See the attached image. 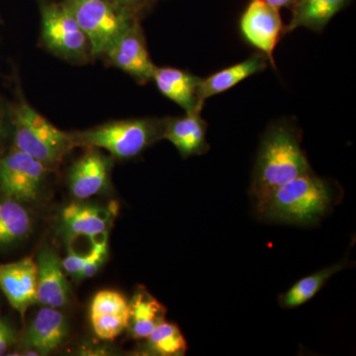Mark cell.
Returning <instances> with one entry per match:
<instances>
[{
  "instance_id": "cell-1",
  "label": "cell",
  "mask_w": 356,
  "mask_h": 356,
  "mask_svg": "<svg viewBox=\"0 0 356 356\" xmlns=\"http://www.w3.org/2000/svg\"><path fill=\"white\" fill-rule=\"evenodd\" d=\"M336 197V187L329 180L310 172L281 185L255 208L266 221L312 226L329 213Z\"/></svg>"
},
{
  "instance_id": "cell-2",
  "label": "cell",
  "mask_w": 356,
  "mask_h": 356,
  "mask_svg": "<svg viewBox=\"0 0 356 356\" xmlns=\"http://www.w3.org/2000/svg\"><path fill=\"white\" fill-rule=\"evenodd\" d=\"M313 172L296 129L289 124L271 126L261 140L252 177L255 204L290 180Z\"/></svg>"
},
{
  "instance_id": "cell-3",
  "label": "cell",
  "mask_w": 356,
  "mask_h": 356,
  "mask_svg": "<svg viewBox=\"0 0 356 356\" xmlns=\"http://www.w3.org/2000/svg\"><path fill=\"white\" fill-rule=\"evenodd\" d=\"M13 128L14 147L47 168L60 163L76 147L74 134L55 127L27 103H21L14 110Z\"/></svg>"
},
{
  "instance_id": "cell-4",
  "label": "cell",
  "mask_w": 356,
  "mask_h": 356,
  "mask_svg": "<svg viewBox=\"0 0 356 356\" xmlns=\"http://www.w3.org/2000/svg\"><path fill=\"white\" fill-rule=\"evenodd\" d=\"M163 129L165 120L129 119L74 134V138L76 146L99 147L116 158L131 159L163 139Z\"/></svg>"
},
{
  "instance_id": "cell-5",
  "label": "cell",
  "mask_w": 356,
  "mask_h": 356,
  "mask_svg": "<svg viewBox=\"0 0 356 356\" xmlns=\"http://www.w3.org/2000/svg\"><path fill=\"white\" fill-rule=\"evenodd\" d=\"M90 46V55H105L124 32L137 21L135 14L112 0H65Z\"/></svg>"
},
{
  "instance_id": "cell-6",
  "label": "cell",
  "mask_w": 356,
  "mask_h": 356,
  "mask_svg": "<svg viewBox=\"0 0 356 356\" xmlns=\"http://www.w3.org/2000/svg\"><path fill=\"white\" fill-rule=\"evenodd\" d=\"M42 38L58 57L81 60L90 54L88 37L64 3L44 6Z\"/></svg>"
},
{
  "instance_id": "cell-7",
  "label": "cell",
  "mask_w": 356,
  "mask_h": 356,
  "mask_svg": "<svg viewBox=\"0 0 356 356\" xmlns=\"http://www.w3.org/2000/svg\"><path fill=\"white\" fill-rule=\"evenodd\" d=\"M47 166L13 147L0 159V191L18 202H32L38 198Z\"/></svg>"
},
{
  "instance_id": "cell-8",
  "label": "cell",
  "mask_w": 356,
  "mask_h": 356,
  "mask_svg": "<svg viewBox=\"0 0 356 356\" xmlns=\"http://www.w3.org/2000/svg\"><path fill=\"white\" fill-rule=\"evenodd\" d=\"M284 27L280 9L264 0H250L240 21L243 38L264 54L274 69V51L284 33Z\"/></svg>"
},
{
  "instance_id": "cell-9",
  "label": "cell",
  "mask_w": 356,
  "mask_h": 356,
  "mask_svg": "<svg viewBox=\"0 0 356 356\" xmlns=\"http://www.w3.org/2000/svg\"><path fill=\"white\" fill-rule=\"evenodd\" d=\"M105 56L114 67L127 72L139 83H147L153 79L156 67L149 57L138 21L112 44Z\"/></svg>"
},
{
  "instance_id": "cell-10",
  "label": "cell",
  "mask_w": 356,
  "mask_h": 356,
  "mask_svg": "<svg viewBox=\"0 0 356 356\" xmlns=\"http://www.w3.org/2000/svg\"><path fill=\"white\" fill-rule=\"evenodd\" d=\"M38 269L32 257L0 264V289L11 307L24 316L37 299Z\"/></svg>"
},
{
  "instance_id": "cell-11",
  "label": "cell",
  "mask_w": 356,
  "mask_h": 356,
  "mask_svg": "<svg viewBox=\"0 0 356 356\" xmlns=\"http://www.w3.org/2000/svg\"><path fill=\"white\" fill-rule=\"evenodd\" d=\"M129 317V303L121 293L102 290L91 302L90 321L93 331L104 341H113L127 330Z\"/></svg>"
},
{
  "instance_id": "cell-12",
  "label": "cell",
  "mask_w": 356,
  "mask_h": 356,
  "mask_svg": "<svg viewBox=\"0 0 356 356\" xmlns=\"http://www.w3.org/2000/svg\"><path fill=\"white\" fill-rule=\"evenodd\" d=\"M67 331L65 316L58 309L43 307L26 330L22 346L39 355H48L63 343Z\"/></svg>"
},
{
  "instance_id": "cell-13",
  "label": "cell",
  "mask_w": 356,
  "mask_h": 356,
  "mask_svg": "<svg viewBox=\"0 0 356 356\" xmlns=\"http://www.w3.org/2000/svg\"><path fill=\"white\" fill-rule=\"evenodd\" d=\"M201 112H186L184 116L165 120L163 139L170 140L184 158L199 156L209 149L206 140L207 123Z\"/></svg>"
},
{
  "instance_id": "cell-14",
  "label": "cell",
  "mask_w": 356,
  "mask_h": 356,
  "mask_svg": "<svg viewBox=\"0 0 356 356\" xmlns=\"http://www.w3.org/2000/svg\"><path fill=\"white\" fill-rule=\"evenodd\" d=\"M36 264L38 303L50 308H62L70 298V284L65 278L62 261L51 250H43L40 252Z\"/></svg>"
},
{
  "instance_id": "cell-15",
  "label": "cell",
  "mask_w": 356,
  "mask_h": 356,
  "mask_svg": "<svg viewBox=\"0 0 356 356\" xmlns=\"http://www.w3.org/2000/svg\"><path fill=\"white\" fill-rule=\"evenodd\" d=\"M110 161L92 149L79 159L70 173V188L72 195L86 200L99 193L109 178Z\"/></svg>"
},
{
  "instance_id": "cell-16",
  "label": "cell",
  "mask_w": 356,
  "mask_h": 356,
  "mask_svg": "<svg viewBox=\"0 0 356 356\" xmlns=\"http://www.w3.org/2000/svg\"><path fill=\"white\" fill-rule=\"evenodd\" d=\"M268 63V58L264 54L257 51L243 62L219 70L206 79H200L198 86L199 103L203 106L208 98L228 91L248 77L259 74L266 69Z\"/></svg>"
},
{
  "instance_id": "cell-17",
  "label": "cell",
  "mask_w": 356,
  "mask_h": 356,
  "mask_svg": "<svg viewBox=\"0 0 356 356\" xmlns=\"http://www.w3.org/2000/svg\"><path fill=\"white\" fill-rule=\"evenodd\" d=\"M152 79L165 97L185 112L202 111L203 106L198 100L200 77L173 67H156Z\"/></svg>"
},
{
  "instance_id": "cell-18",
  "label": "cell",
  "mask_w": 356,
  "mask_h": 356,
  "mask_svg": "<svg viewBox=\"0 0 356 356\" xmlns=\"http://www.w3.org/2000/svg\"><path fill=\"white\" fill-rule=\"evenodd\" d=\"M351 0H294L292 18L285 26L283 34H289L297 28L305 27L321 32L336 14L350 3Z\"/></svg>"
},
{
  "instance_id": "cell-19",
  "label": "cell",
  "mask_w": 356,
  "mask_h": 356,
  "mask_svg": "<svg viewBox=\"0 0 356 356\" xmlns=\"http://www.w3.org/2000/svg\"><path fill=\"white\" fill-rule=\"evenodd\" d=\"M109 214L98 207L89 204L74 202L63 210V226L70 238L76 236H88L93 238L107 231Z\"/></svg>"
},
{
  "instance_id": "cell-20",
  "label": "cell",
  "mask_w": 356,
  "mask_h": 356,
  "mask_svg": "<svg viewBox=\"0 0 356 356\" xmlns=\"http://www.w3.org/2000/svg\"><path fill=\"white\" fill-rule=\"evenodd\" d=\"M130 317L127 329L134 339H147L156 325L165 321L166 309L145 288H140L129 303Z\"/></svg>"
},
{
  "instance_id": "cell-21",
  "label": "cell",
  "mask_w": 356,
  "mask_h": 356,
  "mask_svg": "<svg viewBox=\"0 0 356 356\" xmlns=\"http://www.w3.org/2000/svg\"><path fill=\"white\" fill-rule=\"evenodd\" d=\"M348 266V261H343L297 281L288 291L280 295V305L285 309L297 308L304 305L322 290L325 283L331 280L334 274L343 270Z\"/></svg>"
},
{
  "instance_id": "cell-22",
  "label": "cell",
  "mask_w": 356,
  "mask_h": 356,
  "mask_svg": "<svg viewBox=\"0 0 356 356\" xmlns=\"http://www.w3.org/2000/svg\"><path fill=\"white\" fill-rule=\"evenodd\" d=\"M31 231L29 213L18 201L0 198V245H10L26 238Z\"/></svg>"
},
{
  "instance_id": "cell-23",
  "label": "cell",
  "mask_w": 356,
  "mask_h": 356,
  "mask_svg": "<svg viewBox=\"0 0 356 356\" xmlns=\"http://www.w3.org/2000/svg\"><path fill=\"white\" fill-rule=\"evenodd\" d=\"M146 339L147 348L154 355H184L187 350L186 341L179 327L165 320L156 325Z\"/></svg>"
},
{
  "instance_id": "cell-24",
  "label": "cell",
  "mask_w": 356,
  "mask_h": 356,
  "mask_svg": "<svg viewBox=\"0 0 356 356\" xmlns=\"http://www.w3.org/2000/svg\"><path fill=\"white\" fill-rule=\"evenodd\" d=\"M107 254V242H95L91 248L90 252L86 254V262L81 273L77 274L76 277L79 280L83 278H90L95 276L102 266Z\"/></svg>"
},
{
  "instance_id": "cell-25",
  "label": "cell",
  "mask_w": 356,
  "mask_h": 356,
  "mask_svg": "<svg viewBox=\"0 0 356 356\" xmlns=\"http://www.w3.org/2000/svg\"><path fill=\"white\" fill-rule=\"evenodd\" d=\"M86 262V254H77L74 250H70L69 254L62 261V266L65 273L76 276L83 268Z\"/></svg>"
},
{
  "instance_id": "cell-26",
  "label": "cell",
  "mask_w": 356,
  "mask_h": 356,
  "mask_svg": "<svg viewBox=\"0 0 356 356\" xmlns=\"http://www.w3.org/2000/svg\"><path fill=\"white\" fill-rule=\"evenodd\" d=\"M14 332L10 325L0 320V355L8 350L14 341Z\"/></svg>"
},
{
  "instance_id": "cell-27",
  "label": "cell",
  "mask_w": 356,
  "mask_h": 356,
  "mask_svg": "<svg viewBox=\"0 0 356 356\" xmlns=\"http://www.w3.org/2000/svg\"><path fill=\"white\" fill-rule=\"evenodd\" d=\"M112 1L116 3L117 6L122 7V8L135 14L140 7L144 6L149 0H112Z\"/></svg>"
},
{
  "instance_id": "cell-28",
  "label": "cell",
  "mask_w": 356,
  "mask_h": 356,
  "mask_svg": "<svg viewBox=\"0 0 356 356\" xmlns=\"http://www.w3.org/2000/svg\"><path fill=\"white\" fill-rule=\"evenodd\" d=\"M264 1L280 9L281 7L291 6L294 0H264Z\"/></svg>"
},
{
  "instance_id": "cell-29",
  "label": "cell",
  "mask_w": 356,
  "mask_h": 356,
  "mask_svg": "<svg viewBox=\"0 0 356 356\" xmlns=\"http://www.w3.org/2000/svg\"><path fill=\"white\" fill-rule=\"evenodd\" d=\"M3 117H2L1 112H0V138H1L2 132H3Z\"/></svg>"
},
{
  "instance_id": "cell-30",
  "label": "cell",
  "mask_w": 356,
  "mask_h": 356,
  "mask_svg": "<svg viewBox=\"0 0 356 356\" xmlns=\"http://www.w3.org/2000/svg\"><path fill=\"white\" fill-rule=\"evenodd\" d=\"M0 320H1V318H0Z\"/></svg>"
}]
</instances>
